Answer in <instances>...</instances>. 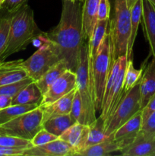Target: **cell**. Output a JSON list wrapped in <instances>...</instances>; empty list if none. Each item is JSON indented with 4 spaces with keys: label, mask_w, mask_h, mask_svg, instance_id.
Segmentation results:
<instances>
[{
    "label": "cell",
    "mask_w": 155,
    "mask_h": 156,
    "mask_svg": "<svg viewBox=\"0 0 155 156\" xmlns=\"http://www.w3.org/2000/svg\"><path fill=\"white\" fill-rule=\"evenodd\" d=\"M59 60L60 59L56 52L48 41H46L33 55L24 60L23 66L29 77L36 81Z\"/></svg>",
    "instance_id": "obj_8"
},
{
    "label": "cell",
    "mask_w": 155,
    "mask_h": 156,
    "mask_svg": "<svg viewBox=\"0 0 155 156\" xmlns=\"http://www.w3.org/2000/svg\"><path fill=\"white\" fill-rule=\"evenodd\" d=\"M0 146L7 148H15V149H27L32 147L30 140H24L20 137L2 134L0 135Z\"/></svg>",
    "instance_id": "obj_28"
},
{
    "label": "cell",
    "mask_w": 155,
    "mask_h": 156,
    "mask_svg": "<svg viewBox=\"0 0 155 156\" xmlns=\"http://www.w3.org/2000/svg\"><path fill=\"white\" fill-rule=\"evenodd\" d=\"M155 111V93L152 96L145 105L144 108L141 109V114H142V120L143 122L147 120V117L152 114V113Z\"/></svg>",
    "instance_id": "obj_36"
},
{
    "label": "cell",
    "mask_w": 155,
    "mask_h": 156,
    "mask_svg": "<svg viewBox=\"0 0 155 156\" xmlns=\"http://www.w3.org/2000/svg\"><path fill=\"white\" fill-rule=\"evenodd\" d=\"M122 59V56H120L118 59H116L115 60L112 62L110 71H109V76H108L107 80H106V86H105L104 94H103V102H102L101 109H100V113L104 111V110L106 109L108 101H109V97H110L112 88H113L114 85H115L117 76H118L119 72L120 67H121Z\"/></svg>",
    "instance_id": "obj_25"
},
{
    "label": "cell",
    "mask_w": 155,
    "mask_h": 156,
    "mask_svg": "<svg viewBox=\"0 0 155 156\" xmlns=\"http://www.w3.org/2000/svg\"><path fill=\"white\" fill-rule=\"evenodd\" d=\"M89 133H88L85 149L93 146V145L105 141L113 136V133L109 136H107L105 133L104 120L100 118V117H97L95 121L89 125Z\"/></svg>",
    "instance_id": "obj_24"
},
{
    "label": "cell",
    "mask_w": 155,
    "mask_h": 156,
    "mask_svg": "<svg viewBox=\"0 0 155 156\" xmlns=\"http://www.w3.org/2000/svg\"><path fill=\"white\" fill-rule=\"evenodd\" d=\"M75 90L76 88L51 105L41 108L43 110V122L57 116L70 114Z\"/></svg>",
    "instance_id": "obj_17"
},
{
    "label": "cell",
    "mask_w": 155,
    "mask_h": 156,
    "mask_svg": "<svg viewBox=\"0 0 155 156\" xmlns=\"http://www.w3.org/2000/svg\"><path fill=\"white\" fill-rule=\"evenodd\" d=\"M109 12L110 4L109 0H99L97 8V21L109 19Z\"/></svg>",
    "instance_id": "obj_35"
},
{
    "label": "cell",
    "mask_w": 155,
    "mask_h": 156,
    "mask_svg": "<svg viewBox=\"0 0 155 156\" xmlns=\"http://www.w3.org/2000/svg\"><path fill=\"white\" fill-rule=\"evenodd\" d=\"M12 105V97L0 94V110Z\"/></svg>",
    "instance_id": "obj_38"
},
{
    "label": "cell",
    "mask_w": 155,
    "mask_h": 156,
    "mask_svg": "<svg viewBox=\"0 0 155 156\" xmlns=\"http://www.w3.org/2000/svg\"><path fill=\"white\" fill-rule=\"evenodd\" d=\"M112 66V44L109 32L105 36L93 67V94L97 111H100L105 86Z\"/></svg>",
    "instance_id": "obj_5"
},
{
    "label": "cell",
    "mask_w": 155,
    "mask_h": 156,
    "mask_svg": "<svg viewBox=\"0 0 155 156\" xmlns=\"http://www.w3.org/2000/svg\"><path fill=\"white\" fill-rule=\"evenodd\" d=\"M59 138L56 136L53 135V134L50 133L45 129L42 128L33 138L30 140V143H31L33 146H41V145H44L46 143H48L50 142L56 140Z\"/></svg>",
    "instance_id": "obj_33"
},
{
    "label": "cell",
    "mask_w": 155,
    "mask_h": 156,
    "mask_svg": "<svg viewBox=\"0 0 155 156\" xmlns=\"http://www.w3.org/2000/svg\"><path fill=\"white\" fill-rule=\"evenodd\" d=\"M75 123H77L75 119L71 114H68L49 119L43 122L42 126L43 129L50 133L59 137L68 128Z\"/></svg>",
    "instance_id": "obj_21"
},
{
    "label": "cell",
    "mask_w": 155,
    "mask_h": 156,
    "mask_svg": "<svg viewBox=\"0 0 155 156\" xmlns=\"http://www.w3.org/2000/svg\"><path fill=\"white\" fill-rule=\"evenodd\" d=\"M25 149L7 148L0 146V156H20L23 155Z\"/></svg>",
    "instance_id": "obj_37"
},
{
    "label": "cell",
    "mask_w": 155,
    "mask_h": 156,
    "mask_svg": "<svg viewBox=\"0 0 155 156\" xmlns=\"http://www.w3.org/2000/svg\"><path fill=\"white\" fill-rule=\"evenodd\" d=\"M23 59L0 61V86L29 77L23 66Z\"/></svg>",
    "instance_id": "obj_13"
},
{
    "label": "cell",
    "mask_w": 155,
    "mask_h": 156,
    "mask_svg": "<svg viewBox=\"0 0 155 156\" xmlns=\"http://www.w3.org/2000/svg\"><path fill=\"white\" fill-rule=\"evenodd\" d=\"M42 98V92L33 81L12 98V105H38L40 106Z\"/></svg>",
    "instance_id": "obj_20"
},
{
    "label": "cell",
    "mask_w": 155,
    "mask_h": 156,
    "mask_svg": "<svg viewBox=\"0 0 155 156\" xmlns=\"http://www.w3.org/2000/svg\"><path fill=\"white\" fill-rule=\"evenodd\" d=\"M2 134H5V133L4 131H3L2 129V128L0 127V135H2Z\"/></svg>",
    "instance_id": "obj_40"
},
{
    "label": "cell",
    "mask_w": 155,
    "mask_h": 156,
    "mask_svg": "<svg viewBox=\"0 0 155 156\" xmlns=\"http://www.w3.org/2000/svg\"><path fill=\"white\" fill-rule=\"evenodd\" d=\"M3 2H4V0H0V9H1V8H2V5Z\"/></svg>",
    "instance_id": "obj_42"
},
{
    "label": "cell",
    "mask_w": 155,
    "mask_h": 156,
    "mask_svg": "<svg viewBox=\"0 0 155 156\" xmlns=\"http://www.w3.org/2000/svg\"><path fill=\"white\" fill-rule=\"evenodd\" d=\"M70 114L72 115V117L75 119V120L78 123H81V124H85L84 114L81 98V96L79 94V92L77 88H76L75 92H74V98H73L71 110Z\"/></svg>",
    "instance_id": "obj_31"
},
{
    "label": "cell",
    "mask_w": 155,
    "mask_h": 156,
    "mask_svg": "<svg viewBox=\"0 0 155 156\" xmlns=\"http://www.w3.org/2000/svg\"><path fill=\"white\" fill-rule=\"evenodd\" d=\"M76 88L75 72L67 69L43 94L40 107L47 106Z\"/></svg>",
    "instance_id": "obj_9"
},
{
    "label": "cell",
    "mask_w": 155,
    "mask_h": 156,
    "mask_svg": "<svg viewBox=\"0 0 155 156\" xmlns=\"http://www.w3.org/2000/svg\"><path fill=\"white\" fill-rule=\"evenodd\" d=\"M42 32L39 30L34 20L33 11L27 4L12 14L9 38L0 61L19 51L25 50L27 46Z\"/></svg>",
    "instance_id": "obj_2"
},
{
    "label": "cell",
    "mask_w": 155,
    "mask_h": 156,
    "mask_svg": "<svg viewBox=\"0 0 155 156\" xmlns=\"http://www.w3.org/2000/svg\"><path fill=\"white\" fill-rule=\"evenodd\" d=\"M67 69H68V68L65 61L59 60L50 67L39 79L34 81V82L43 94L50 85L54 83Z\"/></svg>",
    "instance_id": "obj_19"
},
{
    "label": "cell",
    "mask_w": 155,
    "mask_h": 156,
    "mask_svg": "<svg viewBox=\"0 0 155 156\" xmlns=\"http://www.w3.org/2000/svg\"><path fill=\"white\" fill-rule=\"evenodd\" d=\"M144 69V66H142L139 69H135L134 67L132 59H128L127 65H126L124 73V79H123V88H124L125 92L129 91L131 88H133L140 82Z\"/></svg>",
    "instance_id": "obj_27"
},
{
    "label": "cell",
    "mask_w": 155,
    "mask_h": 156,
    "mask_svg": "<svg viewBox=\"0 0 155 156\" xmlns=\"http://www.w3.org/2000/svg\"><path fill=\"white\" fill-rule=\"evenodd\" d=\"M109 33L112 44V62L120 56H127L131 34V18L130 9L128 8L126 0L114 2V13Z\"/></svg>",
    "instance_id": "obj_3"
},
{
    "label": "cell",
    "mask_w": 155,
    "mask_h": 156,
    "mask_svg": "<svg viewBox=\"0 0 155 156\" xmlns=\"http://www.w3.org/2000/svg\"><path fill=\"white\" fill-rule=\"evenodd\" d=\"M140 110L141 109L140 106L139 82L125 93L113 114L105 121V133L107 136L113 133Z\"/></svg>",
    "instance_id": "obj_6"
},
{
    "label": "cell",
    "mask_w": 155,
    "mask_h": 156,
    "mask_svg": "<svg viewBox=\"0 0 155 156\" xmlns=\"http://www.w3.org/2000/svg\"><path fill=\"white\" fill-rule=\"evenodd\" d=\"M28 0H4L1 9H5L8 13L13 14L27 4Z\"/></svg>",
    "instance_id": "obj_34"
},
{
    "label": "cell",
    "mask_w": 155,
    "mask_h": 156,
    "mask_svg": "<svg viewBox=\"0 0 155 156\" xmlns=\"http://www.w3.org/2000/svg\"><path fill=\"white\" fill-rule=\"evenodd\" d=\"M43 110L40 107L26 112L0 127L8 135L30 140L43 128Z\"/></svg>",
    "instance_id": "obj_7"
},
{
    "label": "cell",
    "mask_w": 155,
    "mask_h": 156,
    "mask_svg": "<svg viewBox=\"0 0 155 156\" xmlns=\"http://www.w3.org/2000/svg\"><path fill=\"white\" fill-rule=\"evenodd\" d=\"M99 0H84L81 9L82 28L84 40H89L97 22Z\"/></svg>",
    "instance_id": "obj_16"
},
{
    "label": "cell",
    "mask_w": 155,
    "mask_h": 156,
    "mask_svg": "<svg viewBox=\"0 0 155 156\" xmlns=\"http://www.w3.org/2000/svg\"><path fill=\"white\" fill-rule=\"evenodd\" d=\"M12 14L0 18V56L4 52L9 38Z\"/></svg>",
    "instance_id": "obj_30"
},
{
    "label": "cell",
    "mask_w": 155,
    "mask_h": 156,
    "mask_svg": "<svg viewBox=\"0 0 155 156\" xmlns=\"http://www.w3.org/2000/svg\"><path fill=\"white\" fill-rule=\"evenodd\" d=\"M142 123V114L141 110H140L132 118L113 133L114 140L119 145L121 150L130 145L135 140L141 130Z\"/></svg>",
    "instance_id": "obj_10"
},
{
    "label": "cell",
    "mask_w": 155,
    "mask_h": 156,
    "mask_svg": "<svg viewBox=\"0 0 155 156\" xmlns=\"http://www.w3.org/2000/svg\"><path fill=\"white\" fill-rule=\"evenodd\" d=\"M81 5L78 0H62L59 22L54 28L44 34L46 41L68 69L75 72L79 52L84 44Z\"/></svg>",
    "instance_id": "obj_1"
},
{
    "label": "cell",
    "mask_w": 155,
    "mask_h": 156,
    "mask_svg": "<svg viewBox=\"0 0 155 156\" xmlns=\"http://www.w3.org/2000/svg\"><path fill=\"white\" fill-rule=\"evenodd\" d=\"M155 93V58L144 69L140 81V106L144 108Z\"/></svg>",
    "instance_id": "obj_15"
},
{
    "label": "cell",
    "mask_w": 155,
    "mask_h": 156,
    "mask_svg": "<svg viewBox=\"0 0 155 156\" xmlns=\"http://www.w3.org/2000/svg\"><path fill=\"white\" fill-rule=\"evenodd\" d=\"M141 18H142V0H137L130 9L131 34L128 44V59H131L132 57L134 44L136 39L138 26L141 21Z\"/></svg>",
    "instance_id": "obj_23"
},
{
    "label": "cell",
    "mask_w": 155,
    "mask_h": 156,
    "mask_svg": "<svg viewBox=\"0 0 155 156\" xmlns=\"http://www.w3.org/2000/svg\"><path fill=\"white\" fill-rule=\"evenodd\" d=\"M38 105H16L0 110V126L26 112L38 108Z\"/></svg>",
    "instance_id": "obj_26"
},
{
    "label": "cell",
    "mask_w": 155,
    "mask_h": 156,
    "mask_svg": "<svg viewBox=\"0 0 155 156\" xmlns=\"http://www.w3.org/2000/svg\"><path fill=\"white\" fill-rule=\"evenodd\" d=\"M137 0H126V3H127V6L129 9L132 8V6L135 4V2Z\"/></svg>",
    "instance_id": "obj_39"
},
{
    "label": "cell",
    "mask_w": 155,
    "mask_h": 156,
    "mask_svg": "<svg viewBox=\"0 0 155 156\" xmlns=\"http://www.w3.org/2000/svg\"><path fill=\"white\" fill-rule=\"evenodd\" d=\"M32 82H33V79L30 77H27L26 79H22V80L18 81V82L0 86V94L8 95L13 98L20 91H21L23 88H25L27 85L31 83Z\"/></svg>",
    "instance_id": "obj_29"
},
{
    "label": "cell",
    "mask_w": 155,
    "mask_h": 156,
    "mask_svg": "<svg viewBox=\"0 0 155 156\" xmlns=\"http://www.w3.org/2000/svg\"><path fill=\"white\" fill-rule=\"evenodd\" d=\"M121 148L118 143L114 140L113 136L111 138L86 148L76 155L78 156H106L115 152H120Z\"/></svg>",
    "instance_id": "obj_22"
},
{
    "label": "cell",
    "mask_w": 155,
    "mask_h": 156,
    "mask_svg": "<svg viewBox=\"0 0 155 156\" xmlns=\"http://www.w3.org/2000/svg\"><path fill=\"white\" fill-rule=\"evenodd\" d=\"M76 74V88L78 91L81 98L84 114L85 124L90 125L95 121L96 117L95 103L92 89L90 85L88 75V45L84 42L80 49L78 60Z\"/></svg>",
    "instance_id": "obj_4"
},
{
    "label": "cell",
    "mask_w": 155,
    "mask_h": 156,
    "mask_svg": "<svg viewBox=\"0 0 155 156\" xmlns=\"http://www.w3.org/2000/svg\"><path fill=\"white\" fill-rule=\"evenodd\" d=\"M24 156H72L74 150L66 142L61 139L53 140L38 146H32L24 150Z\"/></svg>",
    "instance_id": "obj_11"
},
{
    "label": "cell",
    "mask_w": 155,
    "mask_h": 156,
    "mask_svg": "<svg viewBox=\"0 0 155 156\" xmlns=\"http://www.w3.org/2000/svg\"><path fill=\"white\" fill-rule=\"evenodd\" d=\"M66 1H70V2H76L78 0H66Z\"/></svg>",
    "instance_id": "obj_43"
},
{
    "label": "cell",
    "mask_w": 155,
    "mask_h": 156,
    "mask_svg": "<svg viewBox=\"0 0 155 156\" xmlns=\"http://www.w3.org/2000/svg\"><path fill=\"white\" fill-rule=\"evenodd\" d=\"M138 136L145 140L155 139V111H153L147 120L143 122L142 126Z\"/></svg>",
    "instance_id": "obj_32"
},
{
    "label": "cell",
    "mask_w": 155,
    "mask_h": 156,
    "mask_svg": "<svg viewBox=\"0 0 155 156\" xmlns=\"http://www.w3.org/2000/svg\"><path fill=\"white\" fill-rule=\"evenodd\" d=\"M141 20L150 53L155 58V6L149 0H142Z\"/></svg>",
    "instance_id": "obj_14"
},
{
    "label": "cell",
    "mask_w": 155,
    "mask_h": 156,
    "mask_svg": "<svg viewBox=\"0 0 155 156\" xmlns=\"http://www.w3.org/2000/svg\"><path fill=\"white\" fill-rule=\"evenodd\" d=\"M149 1H150V2H151V3H152V4H153V5H154V6H155V0H149Z\"/></svg>",
    "instance_id": "obj_41"
},
{
    "label": "cell",
    "mask_w": 155,
    "mask_h": 156,
    "mask_svg": "<svg viewBox=\"0 0 155 156\" xmlns=\"http://www.w3.org/2000/svg\"><path fill=\"white\" fill-rule=\"evenodd\" d=\"M120 152L124 156H155V139L145 140L138 135L130 145Z\"/></svg>",
    "instance_id": "obj_18"
},
{
    "label": "cell",
    "mask_w": 155,
    "mask_h": 156,
    "mask_svg": "<svg viewBox=\"0 0 155 156\" xmlns=\"http://www.w3.org/2000/svg\"><path fill=\"white\" fill-rule=\"evenodd\" d=\"M89 129V125L77 122L68 128L59 138L68 143L73 148L74 155H76L86 147Z\"/></svg>",
    "instance_id": "obj_12"
}]
</instances>
